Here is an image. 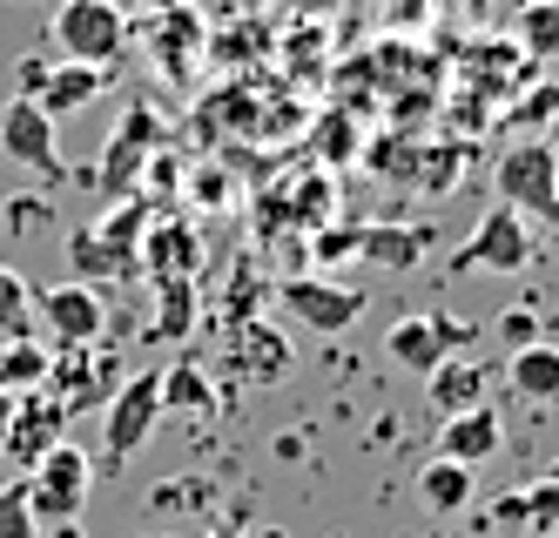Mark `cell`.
Segmentation results:
<instances>
[{
	"label": "cell",
	"instance_id": "obj_1",
	"mask_svg": "<svg viewBox=\"0 0 559 538\" xmlns=\"http://www.w3.org/2000/svg\"><path fill=\"white\" fill-rule=\"evenodd\" d=\"M155 223V202L129 195V202H108V216L74 229L68 236V263L82 270V283H122V276H142V236Z\"/></svg>",
	"mask_w": 559,
	"mask_h": 538
},
{
	"label": "cell",
	"instance_id": "obj_2",
	"mask_svg": "<svg viewBox=\"0 0 559 538\" xmlns=\"http://www.w3.org/2000/svg\"><path fill=\"white\" fill-rule=\"evenodd\" d=\"M163 129H169V121H163V108H155V101H129V108H122V121H115L102 162L88 169V182H95L102 202H129V195L142 189L155 148H163Z\"/></svg>",
	"mask_w": 559,
	"mask_h": 538
},
{
	"label": "cell",
	"instance_id": "obj_3",
	"mask_svg": "<svg viewBox=\"0 0 559 538\" xmlns=\"http://www.w3.org/2000/svg\"><path fill=\"white\" fill-rule=\"evenodd\" d=\"M492 182H499V202H506V210L546 223V236L559 242V155H552V142H539V135L512 142V148L499 155Z\"/></svg>",
	"mask_w": 559,
	"mask_h": 538
},
{
	"label": "cell",
	"instance_id": "obj_4",
	"mask_svg": "<svg viewBox=\"0 0 559 538\" xmlns=\"http://www.w3.org/2000/svg\"><path fill=\"white\" fill-rule=\"evenodd\" d=\"M88 491H95V458H88L82 444H68V438H61L48 458L27 471V505H34V525H41V531L82 525Z\"/></svg>",
	"mask_w": 559,
	"mask_h": 538
},
{
	"label": "cell",
	"instance_id": "obj_5",
	"mask_svg": "<svg viewBox=\"0 0 559 538\" xmlns=\"http://www.w3.org/2000/svg\"><path fill=\"white\" fill-rule=\"evenodd\" d=\"M163 425V370H135L115 384L108 410H102V471H122L135 451Z\"/></svg>",
	"mask_w": 559,
	"mask_h": 538
},
{
	"label": "cell",
	"instance_id": "obj_6",
	"mask_svg": "<svg viewBox=\"0 0 559 538\" xmlns=\"http://www.w3.org/2000/svg\"><path fill=\"white\" fill-rule=\"evenodd\" d=\"M533 263V229L519 210H506V202H492L486 216L472 223V236L452 250L445 276H519Z\"/></svg>",
	"mask_w": 559,
	"mask_h": 538
},
{
	"label": "cell",
	"instance_id": "obj_7",
	"mask_svg": "<svg viewBox=\"0 0 559 538\" xmlns=\"http://www.w3.org/2000/svg\"><path fill=\"white\" fill-rule=\"evenodd\" d=\"M55 48H61V61L115 68V55L129 48L122 0H61V8H55Z\"/></svg>",
	"mask_w": 559,
	"mask_h": 538
},
{
	"label": "cell",
	"instance_id": "obj_8",
	"mask_svg": "<svg viewBox=\"0 0 559 538\" xmlns=\"http://www.w3.org/2000/svg\"><path fill=\"white\" fill-rule=\"evenodd\" d=\"M0 155H8L14 169H27V176H41L48 189L74 182V169L61 162V142H55V121L34 108L27 95H8V101H0Z\"/></svg>",
	"mask_w": 559,
	"mask_h": 538
},
{
	"label": "cell",
	"instance_id": "obj_9",
	"mask_svg": "<svg viewBox=\"0 0 559 538\" xmlns=\"http://www.w3.org/2000/svg\"><path fill=\"white\" fill-rule=\"evenodd\" d=\"M478 337V323H459V316H397L384 330V357L412 378H431L445 357H459L465 344Z\"/></svg>",
	"mask_w": 559,
	"mask_h": 538
},
{
	"label": "cell",
	"instance_id": "obj_10",
	"mask_svg": "<svg viewBox=\"0 0 559 538\" xmlns=\"http://www.w3.org/2000/svg\"><path fill=\"white\" fill-rule=\"evenodd\" d=\"M276 303H284L304 330H317V337H337V330H350L365 316L371 297L357 283H331V276H284L276 283Z\"/></svg>",
	"mask_w": 559,
	"mask_h": 538
},
{
	"label": "cell",
	"instance_id": "obj_11",
	"mask_svg": "<svg viewBox=\"0 0 559 538\" xmlns=\"http://www.w3.org/2000/svg\"><path fill=\"white\" fill-rule=\"evenodd\" d=\"M34 316L48 323V344L68 350V344H108V303H102V289L95 283H55L34 297Z\"/></svg>",
	"mask_w": 559,
	"mask_h": 538
},
{
	"label": "cell",
	"instance_id": "obj_12",
	"mask_svg": "<svg viewBox=\"0 0 559 538\" xmlns=\"http://www.w3.org/2000/svg\"><path fill=\"white\" fill-rule=\"evenodd\" d=\"M61 431H68V410H61L48 391H27V397H14V425H8V444H0V458H8V465L27 478V471L61 444Z\"/></svg>",
	"mask_w": 559,
	"mask_h": 538
},
{
	"label": "cell",
	"instance_id": "obj_13",
	"mask_svg": "<svg viewBox=\"0 0 559 538\" xmlns=\"http://www.w3.org/2000/svg\"><path fill=\"white\" fill-rule=\"evenodd\" d=\"M41 391L68 410V418H82V410H95L102 391H108V357H102L95 344H68V350H55ZM108 397H115V391H108Z\"/></svg>",
	"mask_w": 559,
	"mask_h": 538
},
{
	"label": "cell",
	"instance_id": "obj_14",
	"mask_svg": "<svg viewBox=\"0 0 559 538\" xmlns=\"http://www.w3.org/2000/svg\"><path fill=\"white\" fill-rule=\"evenodd\" d=\"M108 81H115V68H88V61H55L41 81H34V108H41L48 121H68V115H82V108H95L102 95H108Z\"/></svg>",
	"mask_w": 559,
	"mask_h": 538
},
{
	"label": "cell",
	"instance_id": "obj_15",
	"mask_svg": "<svg viewBox=\"0 0 559 538\" xmlns=\"http://www.w3.org/2000/svg\"><path fill=\"white\" fill-rule=\"evenodd\" d=\"M506 451V425H499V410L492 404H478V410H459V418L438 425V458H452V465H492Z\"/></svg>",
	"mask_w": 559,
	"mask_h": 538
},
{
	"label": "cell",
	"instance_id": "obj_16",
	"mask_svg": "<svg viewBox=\"0 0 559 538\" xmlns=\"http://www.w3.org/2000/svg\"><path fill=\"white\" fill-rule=\"evenodd\" d=\"M425 397L438 410V425L459 418V410H478V404H492V363H478V357H445L425 378Z\"/></svg>",
	"mask_w": 559,
	"mask_h": 538
},
{
	"label": "cell",
	"instance_id": "obj_17",
	"mask_svg": "<svg viewBox=\"0 0 559 538\" xmlns=\"http://www.w3.org/2000/svg\"><path fill=\"white\" fill-rule=\"evenodd\" d=\"M229 363L243 370L250 384H284V378H290V344H284V330L243 316V323H236V344H229Z\"/></svg>",
	"mask_w": 559,
	"mask_h": 538
},
{
	"label": "cell",
	"instance_id": "obj_18",
	"mask_svg": "<svg viewBox=\"0 0 559 538\" xmlns=\"http://www.w3.org/2000/svg\"><path fill=\"white\" fill-rule=\"evenodd\" d=\"M142 270L155 283H163V276H195V270H203V236H195L189 223H176V216L148 223V236H142Z\"/></svg>",
	"mask_w": 559,
	"mask_h": 538
},
{
	"label": "cell",
	"instance_id": "obj_19",
	"mask_svg": "<svg viewBox=\"0 0 559 538\" xmlns=\"http://www.w3.org/2000/svg\"><path fill=\"white\" fill-rule=\"evenodd\" d=\"M189 330H195V276H163V283H155L148 337L155 344H189Z\"/></svg>",
	"mask_w": 559,
	"mask_h": 538
},
{
	"label": "cell",
	"instance_id": "obj_20",
	"mask_svg": "<svg viewBox=\"0 0 559 538\" xmlns=\"http://www.w3.org/2000/svg\"><path fill=\"white\" fill-rule=\"evenodd\" d=\"M506 384L526 397V404H559V350H552V344H526V350H512Z\"/></svg>",
	"mask_w": 559,
	"mask_h": 538
},
{
	"label": "cell",
	"instance_id": "obj_21",
	"mask_svg": "<svg viewBox=\"0 0 559 538\" xmlns=\"http://www.w3.org/2000/svg\"><path fill=\"white\" fill-rule=\"evenodd\" d=\"M48 363H55V344H41V337H8V344H0V391H14V397L41 391L48 384Z\"/></svg>",
	"mask_w": 559,
	"mask_h": 538
},
{
	"label": "cell",
	"instance_id": "obj_22",
	"mask_svg": "<svg viewBox=\"0 0 559 538\" xmlns=\"http://www.w3.org/2000/svg\"><path fill=\"white\" fill-rule=\"evenodd\" d=\"M512 48L526 61H559V0H519Z\"/></svg>",
	"mask_w": 559,
	"mask_h": 538
},
{
	"label": "cell",
	"instance_id": "obj_23",
	"mask_svg": "<svg viewBox=\"0 0 559 538\" xmlns=\"http://www.w3.org/2000/svg\"><path fill=\"white\" fill-rule=\"evenodd\" d=\"M431 250V229H418V223H378V229H365V242H357V256H371V263H384V270H418V256Z\"/></svg>",
	"mask_w": 559,
	"mask_h": 538
},
{
	"label": "cell",
	"instance_id": "obj_24",
	"mask_svg": "<svg viewBox=\"0 0 559 538\" xmlns=\"http://www.w3.org/2000/svg\"><path fill=\"white\" fill-rule=\"evenodd\" d=\"M472 465H452V458H431L425 471H418V499L438 512V518H452V512H465L472 505Z\"/></svg>",
	"mask_w": 559,
	"mask_h": 538
},
{
	"label": "cell",
	"instance_id": "obj_25",
	"mask_svg": "<svg viewBox=\"0 0 559 538\" xmlns=\"http://www.w3.org/2000/svg\"><path fill=\"white\" fill-rule=\"evenodd\" d=\"M492 518L533 525V531H559V485H552V478H533L526 491H506V499L492 505Z\"/></svg>",
	"mask_w": 559,
	"mask_h": 538
},
{
	"label": "cell",
	"instance_id": "obj_26",
	"mask_svg": "<svg viewBox=\"0 0 559 538\" xmlns=\"http://www.w3.org/2000/svg\"><path fill=\"white\" fill-rule=\"evenodd\" d=\"M163 410H216V378L203 363H169L163 370Z\"/></svg>",
	"mask_w": 559,
	"mask_h": 538
},
{
	"label": "cell",
	"instance_id": "obj_27",
	"mask_svg": "<svg viewBox=\"0 0 559 538\" xmlns=\"http://www.w3.org/2000/svg\"><path fill=\"white\" fill-rule=\"evenodd\" d=\"M0 330H8V337H34V289L8 263H0Z\"/></svg>",
	"mask_w": 559,
	"mask_h": 538
},
{
	"label": "cell",
	"instance_id": "obj_28",
	"mask_svg": "<svg viewBox=\"0 0 559 538\" xmlns=\"http://www.w3.org/2000/svg\"><path fill=\"white\" fill-rule=\"evenodd\" d=\"M546 121H559V81H533L519 95V108L506 115V129H546Z\"/></svg>",
	"mask_w": 559,
	"mask_h": 538
},
{
	"label": "cell",
	"instance_id": "obj_29",
	"mask_svg": "<svg viewBox=\"0 0 559 538\" xmlns=\"http://www.w3.org/2000/svg\"><path fill=\"white\" fill-rule=\"evenodd\" d=\"M0 538H41V525H34V505H27V478L0 485Z\"/></svg>",
	"mask_w": 559,
	"mask_h": 538
},
{
	"label": "cell",
	"instance_id": "obj_30",
	"mask_svg": "<svg viewBox=\"0 0 559 538\" xmlns=\"http://www.w3.org/2000/svg\"><path fill=\"white\" fill-rule=\"evenodd\" d=\"M189 505H210V485H203V478H169V485H155V512H189Z\"/></svg>",
	"mask_w": 559,
	"mask_h": 538
},
{
	"label": "cell",
	"instance_id": "obj_31",
	"mask_svg": "<svg viewBox=\"0 0 559 538\" xmlns=\"http://www.w3.org/2000/svg\"><path fill=\"white\" fill-rule=\"evenodd\" d=\"M41 223H48V202L41 195H8V229L14 236H41Z\"/></svg>",
	"mask_w": 559,
	"mask_h": 538
},
{
	"label": "cell",
	"instance_id": "obj_32",
	"mask_svg": "<svg viewBox=\"0 0 559 538\" xmlns=\"http://www.w3.org/2000/svg\"><path fill=\"white\" fill-rule=\"evenodd\" d=\"M499 337H506L512 350H526V344H546V337H539V316H533V310H506V316H499Z\"/></svg>",
	"mask_w": 559,
	"mask_h": 538
},
{
	"label": "cell",
	"instance_id": "obj_33",
	"mask_svg": "<svg viewBox=\"0 0 559 538\" xmlns=\"http://www.w3.org/2000/svg\"><path fill=\"white\" fill-rule=\"evenodd\" d=\"M357 242H365V229H324V236H317V256H324V263L331 256H350Z\"/></svg>",
	"mask_w": 559,
	"mask_h": 538
},
{
	"label": "cell",
	"instance_id": "obj_34",
	"mask_svg": "<svg viewBox=\"0 0 559 538\" xmlns=\"http://www.w3.org/2000/svg\"><path fill=\"white\" fill-rule=\"evenodd\" d=\"M48 68H55V55H48V48H41V55H27V61L14 68V95H34V81H41Z\"/></svg>",
	"mask_w": 559,
	"mask_h": 538
},
{
	"label": "cell",
	"instance_id": "obj_35",
	"mask_svg": "<svg viewBox=\"0 0 559 538\" xmlns=\"http://www.w3.org/2000/svg\"><path fill=\"white\" fill-rule=\"evenodd\" d=\"M195 195L216 202V195H229V189H223V176H210V169H203V176H195Z\"/></svg>",
	"mask_w": 559,
	"mask_h": 538
},
{
	"label": "cell",
	"instance_id": "obj_36",
	"mask_svg": "<svg viewBox=\"0 0 559 538\" xmlns=\"http://www.w3.org/2000/svg\"><path fill=\"white\" fill-rule=\"evenodd\" d=\"M8 425H14V391H0V444H8Z\"/></svg>",
	"mask_w": 559,
	"mask_h": 538
},
{
	"label": "cell",
	"instance_id": "obj_37",
	"mask_svg": "<svg viewBox=\"0 0 559 538\" xmlns=\"http://www.w3.org/2000/svg\"><path fill=\"white\" fill-rule=\"evenodd\" d=\"M203 538H243V531H236V525H210Z\"/></svg>",
	"mask_w": 559,
	"mask_h": 538
},
{
	"label": "cell",
	"instance_id": "obj_38",
	"mask_svg": "<svg viewBox=\"0 0 559 538\" xmlns=\"http://www.w3.org/2000/svg\"><path fill=\"white\" fill-rule=\"evenodd\" d=\"M135 538H182V531H135Z\"/></svg>",
	"mask_w": 559,
	"mask_h": 538
},
{
	"label": "cell",
	"instance_id": "obj_39",
	"mask_svg": "<svg viewBox=\"0 0 559 538\" xmlns=\"http://www.w3.org/2000/svg\"><path fill=\"white\" fill-rule=\"evenodd\" d=\"M546 478H552V485H559V458H552V471H546Z\"/></svg>",
	"mask_w": 559,
	"mask_h": 538
}]
</instances>
